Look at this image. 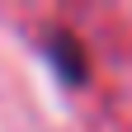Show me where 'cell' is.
<instances>
[{"label": "cell", "instance_id": "obj_1", "mask_svg": "<svg viewBox=\"0 0 132 132\" xmlns=\"http://www.w3.org/2000/svg\"><path fill=\"white\" fill-rule=\"evenodd\" d=\"M47 57H52V66L71 80V85H80V80H85V52L76 47L71 33H52V38H47Z\"/></svg>", "mask_w": 132, "mask_h": 132}]
</instances>
